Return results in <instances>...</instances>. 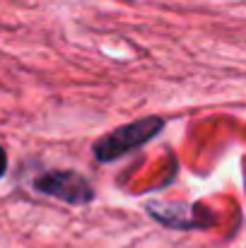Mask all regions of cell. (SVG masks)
Masks as SVG:
<instances>
[{
  "label": "cell",
  "mask_w": 246,
  "mask_h": 248,
  "mask_svg": "<svg viewBox=\"0 0 246 248\" xmlns=\"http://www.w3.org/2000/svg\"><path fill=\"white\" fill-rule=\"evenodd\" d=\"M5 171H7V155H5V150L0 147V178H2Z\"/></svg>",
  "instance_id": "cell-3"
},
{
  "label": "cell",
  "mask_w": 246,
  "mask_h": 248,
  "mask_svg": "<svg viewBox=\"0 0 246 248\" xmlns=\"http://www.w3.org/2000/svg\"><path fill=\"white\" fill-rule=\"evenodd\" d=\"M164 130V121L160 116H150V118H140L133 121L128 125L116 128L114 133L104 135L97 145H94V157L99 162H114L118 157H123L126 152L145 145L148 140H152L155 135H160Z\"/></svg>",
  "instance_id": "cell-1"
},
{
  "label": "cell",
  "mask_w": 246,
  "mask_h": 248,
  "mask_svg": "<svg viewBox=\"0 0 246 248\" xmlns=\"http://www.w3.org/2000/svg\"><path fill=\"white\" fill-rule=\"evenodd\" d=\"M34 188L44 195L58 198L70 205H87L94 198L92 186L78 171H49L34 181Z\"/></svg>",
  "instance_id": "cell-2"
}]
</instances>
